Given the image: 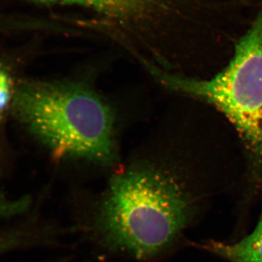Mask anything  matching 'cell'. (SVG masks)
Masks as SVG:
<instances>
[{"mask_svg":"<svg viewBox=\"0 0 262 262\" xmlns=\"http://www.w3.org/2000/svg\"><path fill=\"white\" fill-rule=\"evenodd\" d=\"M170 169L136 163L112 178L81 229L106 252L152 262L178 245L201 210V196Z\"/></svg>","mask_w":262,"mask_h":262,"instance_id":"6da1fadb","label":"cell"},{"mask_svg":"<svg viewBox=\"0 0 262 262\" xmlns=\"http://www.w3.org/2000/svg\"><path fill=\"white\" fill-rule=\"evenodd\" d=\"M11 116L53 154L105 165L117 160L113 111L83 84L20 80Z\"/></svg>","mask_w":262,"mask_h":262,"instance_id":"7a4b0ae2","label":"cell"},{"mask_svg":"<svg viewBox=\"0 0 262 262\" xmlns=\"http://www.w3.org/2000/svg\"><path fill=\"white\" fill-rule=\"evenodd\" d=\"M165 87L209 103L237 131L255 165H262V1L239 36L228 65L209 80L149 70Z\"/></svg>","mask_w":262,"mask_h":262,"instance_id":"3957f363","label":"cell"},{"mask_svg":"<svg viewBox=\"0 0 262 262\" xmlns=\"http://www.w3.org/2000/svg\"><path fill=\"white\" fill-rule=\"evenodd\" d=\"M80 7L97 15L98 29L137 57L163 58L206 30L211 0H27Z\"/></svg>","mask_w":262,"mask_h":262,"instance_id":"277c9868","label":"cell"},{"mask_svg":"<svg viewBox=\"0 0 262 262\" xmlns=\"http://www.w3.org/2000/svg\"><path fill=\"white\" fill-rule=\"evenodd\" d=\"M194 246L226 262H262V208L257 223L251 233L238 241H206Z\"/></svg>","mask_w":262,"mask_h":262,"instance_id":"5b68a950","label":"cell"},{"mask_svg":"<svg viewBox=\"0 0 262 262\" xmlns=\"http://www.w3.org/2000/svg\"><path fill=\"white\" fill-rule=\"evenodd\" d=\"M20 82L12 63L0 57V127L7 117L11 115Z\"/></svg>","mask_w":262,"mask_h":262,"instance_id":"8992f818","label":"cell"},{"mask_svg":"<svg viewBox=\"0 0 262 262\" xmlns=\"http://www.w3.org/2000/svg\"><path fill=\"white\" fill-rule=\"evenodd\" d=\"M18 248V239L16 237L8 230L0 232V256L14 251Z\"/></svg>","mask_w":262,"mask_h":262,"instance_id":"52a82bcc","label":"cell"},{"mask_svg":"<svg viewBox=\"0 0 262 262\" xmlns=\"http://www.w3.org/2000/svg\"><path fill=\"white\" fill-rule=\"evenodd\" d=\"M56 262H66L65 260H62V261H57Z\"/></svg>","mask_w":262,"mask_h":262,"instance_id":"ba28073f","label":"cell"}]
</instances>
